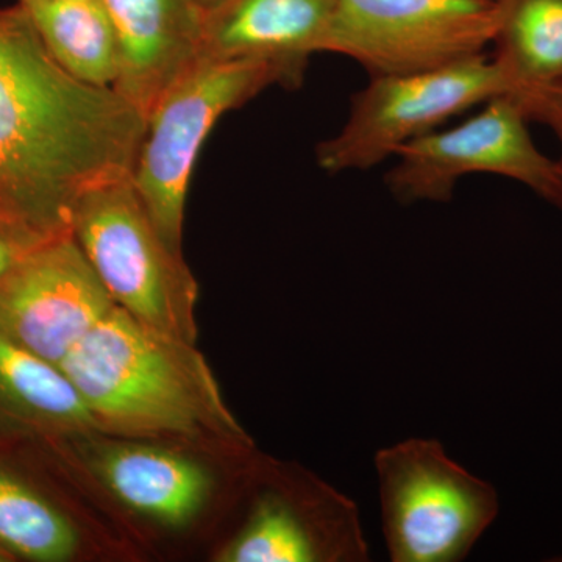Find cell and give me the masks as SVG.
<instances>
[{
  "label": "cell",
  "instance_id": "1",
  "mask_svg": "<svg viewBox=\"0 0 562 562\" xmlns=\"http://www.w3.org/2000/svg\"><path fill=\"white\" fill-rule=\"evenodd\" d=\"M146 116L70 76L20 2L0 9V227L25 246L70 235L85 192L131 176Z\"/></svg>",
  "mask_w": 562,
  "mask_h": 562
},
{
  "label": "cell",
  "instance_id": "2",
  "mask_svg": "<svg viewBox=\"0 0 562 562\" xmlns=\"http://www.w3.org/2000/svg\"><path fill=\"white\" fill-rule=\"evenodd\" d=\"M58 366L102 430L128 436L213 435L250 446L194 344L155 330L120 306Z\"/></svg>",
  "mask_w": 562,
  "mask_h": 562
},
{
  "label": "cell",
  "instance_id": "3",
  "mask_svg": "<svg viewBox=\"0 0 562 562\" xmlns=\"http://www.w3.org/2000/svg\"><path fill=\"white\" fill-rule=\"evenodd\" d=\"M70 235L114 305L155 330L195 342L198 283L161 238L132 173L85 192L74 206Z\"/></svg>",
  "mask_w": 562,
  "mask_h": 562
},
{
  "label": "cell",
  "instance_id": "4",
  "mask_svg": "<svg viewBox=\"0 0 562 562\" xmlns=\"http://www.w3.org/2000/svg\"><path fill=\"white\" fill-rule=\"evenodd\" d=\"M301 79V74L277 61L199 58L150 111L132 180L151 222L176 254L181 255L192 168L211 128L224 113L266 88L295 87Z\"/></svg>",
  "mask_w": 562,
  "mask_h": 562
},
{
  "label": "cell",
  "instance_id": "5",
  "mask_svg": "<svg viewBox=\"0 0 562 562\" xmlns=\"http://www.w3.org/2000/svg\"><path fill=\"white\" fill-rule=\"evenodd\" d=\"M373 462L391 561H464L497 517L495 487L458 464L436 439L384 447Z\"/></svg>",
  "mask_w": 562,
  "mask_h": 562
},
{
  "label": "cell",
  "instance_id": "6",
  "mask_svg": "<svg viewBox=\"0 0 562 562\" xmlns=\"http://www.w3.org/2000/svg\"><path fill=\"white\" fill-rule=\"evenodd\" d=\"M505 92L486 52L442 68L371 77L351 95L341 131L317 146V162L328 173L369 171L409 140Z\"/></svg>",
  "mask_w": 562,
  "mask_h": 562
},
{
  "label": "cell",
  "instance_id": "7",
  "mask_svg": "<svg viewBox=\"0 0 562 562\" xmlns=\"http://www.w3.org/2000/svg\"><path fill=\"white\" fill-rule=\"evenodd\" d=\"M527 114L509 92L497 95L471 117L409 140L384 173L387 191L402 203H447L458 181L491 173L519 181L562 209V176L528 128Z\"/></svg>",
  "mask_w": 562,
  "mask_h": 562
},
{
  "label": "cell",
  "instance_id": "8",
  "mask_svg": "<svg viewBox=\"0 0 562 562\" xmlns=\"http://www.w3.org/2000/svg\"><path fill=\"white\" fill-rule=\"evenodd\" d=\"M497 21V0H338L322 52L371 77L419 72L484 54Z\"/></svg>",
  "mask_w": 562,
  "mask_h": 562
},
{
  "label": "cell",
  "instance_id": "9",
  "mask_svg": "<svg viewBox=\"0 0 562 562\" xmlns=\"http://www.w3.org/2000/svg\"><path fill=\"white\" fill-rule=\"evenodd\" d=\"M114 306L72 235L60 236L0 279V336L58 366Z\"/></svg>",
  "mask_w": 562,
  "mask_h": 562
},
{
  "label": "cell",
  "instance_id": "10",
  "mask_svg": "<svg viewBox=\"0 0 562 562\" xmlns=\"http://www.w3.org/2000/svg\"><path fill=\"white\" fill-rule=\"evenodd\" d=\"M222 562H364L369 546L357 503L312 482L258 492L246 520L222 547Z\"/></svg>",
  "mask_w": 562,
  "mask_h": 562
},
{
  "label": "cell",
  "instance_id": "11",
  "mask_svg": "<svg viewBox=\"0 0 562 562\" xmlns=\"http://www.w3.org/2000/svg\"><path fill=\"white\" fill-rule=\"evenodd\" d=\"M117 43L113 90L149 116L201 58L202 16L184 0H102Z\"/></svg>",
  "mask_w": 562,
  "mask_h": 562
},
{
  "label": "cell",
  "instance_id": "12",
  "mask_svg": "<svg viewBox=\"0 0 562 562\" xmlns=\"http://www.w3.org/2000/svg\"><path fill=\"white\" fill-rule=\"evenodd\" d=\"M338 0H225L202 16L201 58L271 60L303 74L319 54Z\"/></svg>",
  "mask_w": 562,
  "mask_h": 562
},
{
  "label": "cell",
  "instance_id": "13",
  "mask_svg": "<svg viewBox=\"0 0 562 562\" xmlns=\"http://www.w3.org/2000/svg\"><path fill=\"white\" fill-rule=\"evenodd\" d=\"M94 469L117 501L169 527L194 519L210 495V475L199 462L158 447H106Z\"/></svg>",
  "mask_w": 562,
  "mask_h": 562
},
{
  "label": "cell",
  "instance_id": "14",
  "mask_svg": "<svg viewBox=\"0 0 562 562\" xmlns=\"http://www.w3.org/2000/svg\"><path fill=\"white\" fill-rule=\"evenodd\" d=\"M41 41L66 72L113 88L120 70L113 24L102 0H18Z\"/></svg>",
  "mask_w": 562,
  "mask_h": 562
},
{
  "label": "cell",
  "instance_id": "15",
  "mask_svg": "<svg viewBox=\"0 0 562 562\" xmlns=\"http://www.w3.org/2000/svg\"><path fill=\"white\" fill-rule=\"evenodd\" d=\"M0 413L38 427L88 431L87 403L60 366L0 336Z\"/></svg>",
  "mask_w": 562,
  "mask_h": 562
},
{
  "label": "cell",
  "instance_id": "16",
  "mask_svg": "<svg viewBox=\"0 0 562 562\" xmlns=\"http://www.w3.org/2000/svg\"><path fill=\"white\" fill-rule=\"evenodd\" d=\"M491 60L508 92L562 77V0H497Z\"/></svg>",
  "mask_w": 562,
  "mask_h": 562
},
{
  "label": "cell",
  "instance_id": "17",
  "mask_svg": "<svg viewBox=\"0 0 562 562\" xmlns=\"http://www.w3.org/2000/svg\"><path fill=\"white\" fill-rule=\"evenodd\" d=\"M0 547L25 560L63 562L79 549V532L57 506L0 468Z\"/></svg>",
  "mask_w": 562,
  "mask_h": 562
},
{
  "label": "cell",
  "instance_id": "18",
  "mask_svg": "<svg viewBox=\"0 0 562 562\" xmlns=\"http://www.w3.org/2000/svg\"><path fill=\"white\" fill-rule=\"evenodd\" d=\"M509 94L522 105L528 121L546 125L557 136L561 149L557 161L562 176V77L549 83L520 88Z\"/></svg>",
  "mask_w": 562,
  "mask_h": 562
},
{
  "label": "cell",
  "instance_id": "19",
  "mask_svg": "<svg viewBox=\"0 0 562 562\" xmlns=\"http://www.w3.org/2000/svg\"><path fill=\"white\" fill-rule=\"evenodd\" d=\"M32 247L25 246L16 236L0 227V279L22 260Z\"/></svg>",
  "mask_w": 562,
  "mask_h": 562
},
{
  "label": "cell",
  "instance_id": "20",
  "mask_svg": "<svg viewBox=\"0 0 562 562\" xmlns=\"http://www.w3.org/2000/svg\"><path fill=\"white\" fill-rule=\"evenodd\" d=\"M192 10L198 11L201 16H205L210 11L216 10L225 0H184Z\"/></svg>",
  "mask_w": 562,
  "mask_h": 562
},
{
  "label": "cell",
  "instance_id": "21",
  "mask_svg": "<svg viewBox=\"0 0 562 562\" xmlns=\"http://www.w3.org/2000/svg\"><path fill=\"white\" fill-rule=\"evenodd\" d=\"M7 557H9V553H7L5 550H3L2 547H0V562L9 560V558Z\"/></svg>",
  "mask_w": 562,
  "mask_h": 562
}]
</instances>
